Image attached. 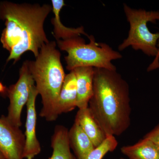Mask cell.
<instances>
[{
  "instance_id": "4fadbf2b",
  "label": "cell",
  "mask_w": 159,
  "mask_h": 159,
  "mask_svg": "<svg viewBox=\"0 0 159 159\" xmlns=\"http://www.w3.org/2000/svg\"><path fill=\"white\" fill-rule=\"evenodd\" d=\"M69 139L70 148L77 159H87L95 148L90 139L76 122L69 130Z\"/></svg>"
},
{
  "instance_id": "e0dca14e",
  "label": "cell",
  "mask_w": 159,
  "mask_h": 159,
  "mask_svg": "<svg viewBox=\"0 0 159 159\" xmlns=\"http://www.w3.org/2000/svg\"><path fill=\"white\" fill-rule=\"evenodd\" d=\"M144 138L152 141L159 147V124Z\"/></svg>"
},
{
  "instance_id": "ffe728a7",
  "label": "cell",
  "mask_w": 159,
  "mask_h": 159,
  "mask_svg": "<svg viewBox=\"0 0 159 159\" xmlns=\"http://www.w3.org/2000/svg\"><path fill=\"white\" fill-rule=\"evenodd\" d=\"M0 159H6V157L1 150H0Z\"/></svg>"
},
{
  "instance_id": "ba28073f",
  "label": "cell",
  "mask_w": 159,
  "mask_h": 159,
  "mask_svg": "<svg viewBox=\"0 0 159 159\" xmlns=\"http://www.w3.org/2000/svg\"><path fill=\"white\" fill-rule=\"evenodd\" d=\"M38 94L37 89L34 84L31 87L29 99L26 104L27 118L25 134V143L23 153L24 159H33L39 154L41 151L40 144L36 134L37 114L35 102Z\"/></svg>"
},
{
  "instance_id": "ac0fdd59",
  "label": "cell",
  "mask_w": 159,
  "mask_h": 159,
  "mask_svg": "<svg viewBox=\"0 0 159 159\" xmlns=\"http://www.w3.org/2000/svg\"><path fill=\"white\" fill-rule=\"evenodd\" d=\"M157 47L158 48L157 54L156 56L155 57L153 61L151 62V63L148 66L147 68V72H151V71L159 69V39L158 41Z\"/></svg>"
},
{
  "instance_id": "52a82bcc",
  "label": "cell",
  "mask_w": 159,
  "mask_h": 159,
  "mask_svg": "<svg viewBox=\"0 0 159 159\" xmlns=\"http://www.w3.org/2000/svg\"><path fill=\"white\" fill-rule=\"evenodd\" d=\"M20 128L11 124L5 116L0 118V150L6 159H24L25 136Z\"/></svg>"
},
{
  "instance_id": "9a60e30c",
  "label": "cell",
  "mask_w": 159,
  "mask_h": 159,
  "mask_svg": "<svg viewBox=\"0 0 159 159\" xmlns=\"http://www.w3.org/2000/svg\"><path fill=\"white\" fill-rule=\"evenodd\" d=\"M121 151L129 159H159V147L146 138L133 145L122 146Z\"/></svg>"
},
{
  "instance_id": "7a4b0ae2",
  "label": "cell",
  "mask_w": 159,
  "mask_h": 159,
  "mask_svg": "<svg viewBox=\"0 0 159 159\" xmlns=\"http://www.w3.org/2000/svg\"><path fill=\"white\" fill-rule=\"evenodd\" d=\"M129 86L117 70L94 68L91 113L106 137L119 136L131 121Z\"/></svg>"
},
{
  "instance_id": "7c38bea8",
  "label": "cell",
  "mask_w": 159,
  "mask_h": 159,
  "mask_svg": "<svg viewBox=\"0 0 159 159\" xmlns=\"http://www.w3.org/2000/svg\"><path fill=\"white\" fill-rule=\"evenodd\" d=\"M52 11L54 16L51 19V22L54 26L53 34L57 40H66L78 37L84 34L89 37L83 26L77 28H70L64 25L61 21L60 13L63 7L66 6L63 0H52Z\"/></svg>"
},
{
  "instance_id": "277c9868",
  "label": "cell",
  "mask_w": 159,
  "mask_h": 159,
  "mask_svg": "<svg viewBox=\"0 0 159 159\" xmlns=\"http://www.w3.org/2000/svg\"><path fill=\"white\" fill-rule=\"evenodd\" d=\"M88 38L89 43L80 36L57 40L58 48L67 53L65 57L67 70L71 71L78 67H91L117 70L111 61L122 58V54L107 44L97 43L93 35Z\"/></svg>"
},
{
  "instance_id": "44dd1931",
  "label": "cell",
  "mask_w": 159,
  "mask_h": 159,
  "mask_svg": "<svg viewBox=\"0 0 159 159\" xmlns=\"http://www.w3.org/2000/svg\"><path fill=\"white\" fill-rule=\"evenodd\" d=\"M120 159H125L122 158H120Z\"/></svg>"
},
{
  "instance_id": "5bb4252c",
  "label": "cell",
  "mask_w": 159,
  "mask_h": 159,
  "mask_svg": "<svg viewBox=\"0 0 159 159\" xmlns=\"http://www.w3.org/2000/svg\"><path fill=\"white\" fill-rule=\"evenodd\" d=\"M52 156L49 159H77L70 150L69 130L64 126L57 125L51 138Z\"/></svg>"
},
{
  "instance_id": "9c48e42d",
  "label": "cell",
  "mask_w": 159,
  "mask_h": 159,
  "mask_svg": "<svg viewBox=\"0 0 159 159\" xmlns=\"http://www.w3.org/2000/svg\"><path fill=\"white\" fill-rule=\"evenodd\" d=\"M73 71L77 80V107L79 109L88 108L93 92L94 68L82 67Z\"/></svg>"
},
{
  "instance_id": "7402d4cb",
  "label": "cell",
  "mask_w": 159,
  "mask_h": 159,
  "mask_svg": "<svg viewBox=\"0 0 159 159\" xmlns=\"http://www.w3.org/2000/svg\"></svg>"
},
{
  "instance_id": "30bf717a",
  "label": "cell",
  "mask_w": 159,
  "mask_h": 159,
  "mask_svg": "<svg viewBox=\"0 0 159 159\" xmlns=\"http://www.w3.org/2000/svg\"><path fill=\"white\" fill-rule=\"evenodd\" d=\"M77 80L74 71L66 75L57 102L58 115L74 110L77 107Z\"/></svg>"
},
{
  "instance_id": "2e32d148",
  "label": "cell",
  "mask_w": 159,
  "mask_h": 159,
  "mask_svg": "<svg viewBox=\"0 0 159 159\" xmlns=\"http://www.w3.org/2000/svg\"><path fill=\"white\" fill-rule=\"evenodd\" d=\"M118 143L114 136L107 137L104 141L95 148L89 154L87 159H102L106 154L116 149Z\"/></svg>"
},
{
  "instance_id": "8fae6325",
  "label": "cell",
  "mask_w": 159,
  "mask_h": 159,
  "mask_svg": "<svg viewBox=\"0 0 159 159\" xmlns=\"http://www.w3.org/2000/svg\"><path fill=\"white\" fill-rule=\"evenodd\" d=\"M75 122L89 138L95 148L100 145L106 139L105 134L94 119L89 107L79 109Z\"/></svg>"
},
{
  "instance_id": "5b68a950",
  "label": "cell",
  "mask_w": 159,
  "mask_h": 159,
  "mask_svg": "<svg viewBox=\"0 0 159 159\" xmlns=\"http://www.w3.org/2000/svg\"><path fill=\"white\" fill-rule=\"evenodd\" d=\"M123 9L130 29L128 37L119 45V51L131 46L135 51L140 50L147 56L155 57L158 52L159 32H151L147 24L159 21V11L132 9L125 4H123Z\"/></svg>"
},
{
  "instance_id": "8992f818",
  "label": "cell",
  "mask_w": 159,
  "mask_h": 159,
  "mask_svg": "<svg viewBox=\"0 0 159 159\" xmlns=\"http://www.w3.org/2000/svg\"><path fill=\"white\" fill-rule=\"evenodd\" d=\"M19 78L16 83L8 88L7 97L9 99L6 119L11 124L20 127L22 125L21 113L29 99L30 90L34 81L29 70L28 61L20 69Z\"/></svg>"
},
{
  "instance_id": "3957f363",
  "label": "cell",
  "mask_w": 159,
  "mask_h": 159,
  "mask_svg": "<svg viewBox=\"0 0 159 159\" xmlns=\"http://www.w3.org/2000/svg\"><path fill=\"white\" fill-rule=\"evenodd\" d=\"M60 52L56 43L49 42L43 45L34 61H28L43 106L40 116L52 122L58 118L57 102L66 75L61 61Z\"/></svg>"
},
{
  "instance_id": "d6986e66",
  "label": "cell",
  "mask_w": 159,
  "mask_h": 159,
  "mask_svg": "<svg viewBox=\"0 0 159 159\" xmlns=\"http://www.w3.org/2000/svg\"><path fill=\"white\" fill-rule=\"evenodd\" d=\"M7 90L8 88H6L2 82H0V94L3 96H7Z\"/></svg>"
},
{
  "instance_id": "6da1fadb",
  "label": "cell",
  "mask_w": 159,
  "mask_h": 159,
  "mask_svg": "<svg viewBox=\"0 0 159 159\" xmlns=\"http://www.w3.org/2000/svg\"><path fill=\"white\" fill-rule=\"evenodd\" d=\"M52 11V5L0 3V19L5 21L1 42L10 52L7 62L14 63L25 52L30 51L35 58L43 45L49 43L44 29L46 18Z\"/></svg>"
}]
</instances>
